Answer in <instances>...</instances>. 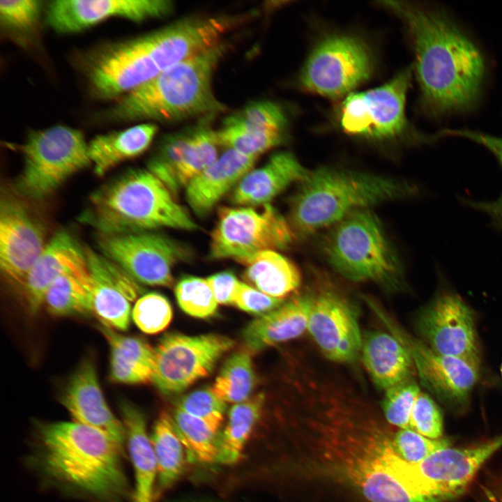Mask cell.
<instances>
[{"label":"cell","mask_w":502,"mask_h":502,"mask_svg":"<svg viewBox=\"0 0 502 502\" xmlns=\"http://www.w3.org/2000/svg\"><path fill=\"white\" fill-rule=\"evenodd\" d=\"M404 22L415 54L423 109L434 118L474 110L487 77L478 43L446 11L405 1H383Z\"/></svg>","instance_id":"cell-1"},{"label":"cell","mask_w":502,"mask_h":502,"mask_svg":"<svg viewBox=\"0 0 502 502\" xmlns=\"http://www.w3.org/2000/svg\"><path fill=\"white\" fill-rule=\"evenodd\" d=\"M234 27L227 15L185 17L149 33L96 45L77 54L75 61L93 98L116 100L220 43Z\"/></svg>","instance_id":"cell-2"},{"label":"cell","mask_w":502,"mask_h":502,"mask_svg":"<svg viewBox=\"0 0 502 502\" xmlns=\"http://www.w3.org/2000/svg\"><path fill=\"white\" fill-rule=\"evenodd\" d=\"M124 448L75 421L38 422L25 457L47 489L85 502H133Z\"/></svg>","instance_id":"cell-3"},{"label":"cell","mask_w":502,"mask_h":502,"mask_svg":"<svg viewBox=\"0 0 502 502\" xmlns=\"http://www.w3.org/2000/svg\"><path fill=\"white\" fill-rule=\"evenodd\" d=\"M318 445L333 470L369 502H443L439 487L404 461L392 438L360 430L324 432Z\"/></svg>","instance_id":"cell-4"},{"label":"cell","mask_w":502,"mask_h":502,"mask_svg":"<svg viewBox=\"0 0 502 502\" xmlns=\"http://www.w3.org/2000/svg\"><path fill=\"white\" fill-rule=\"evenodd\" d=\"M229 47L223 40L171 66L116 100L103 117L110 123H171L225 112L213 79Z\"/></svg>","instance_id":"cell-5"},{"label":"cell","mask_w":502,"mask_h":502,"mask_svg":"<svg viewBox=\"0 0 502 502\" xmlns=\"http://www.w3.org/2000/svg\"><path fill=\"white\" fill-rule=\"evenodd\" d=\"M79 220L100 234L198 229L188 211L147 168L128 169L101 185L90 195Z\"/></svg>","instance_id":"cell-6"},{"label":"cell","mask_w":502,"mask_h":502,"mask_svg":"<svg viewBox=\"0 0 502 502\" xmlns=\"http://www.w3.org/2000/svg\"><path fill=\"white\" fill-rule=\"evenodd\" d=\"M300 184L291 200L288 221L295 235L303 237L330 229L355 211L418 192L406 181L327 167L310 171Z\"/></svg>","instance_id":"cell-7"},{"label":"cell","mask_w":502,"mask_h":502,"mask_svg":"<svg viewBox=\"0 0 502 502\" xmlns=\"http://www.w3.org/2000/svg\"><path fill=\"white\" fill-rule=\"evenodd\" d=\"M323 250L329 264L350 280L390 288L402 284L401 261L379 219L368 208L355 211L330 227Z\"/></svg>","instance_id":"cell-8"},{"label":"cell","mask_w":502,"mask_h":502,"mask_svg":"<svg viewBox=\"0 0 502 502\" xmlns=\"http://www.w3.org/2000/svg\"><path fill=\"white\" fill-rule=\"evenodd\" d=\"M19 151L23 165L17 190L35 201L48 198L73 175L91 166L83 133L64 125L30 131Z\"/></svg>","instance_id":"cell-9"},{"label":"cell","mask_w":502,"mask_h":502,"mask_svg":"<svg viewBox=\"0 0 502 502\" xmlns=\"http://www.w3.org/2000/svg\"><path fill=\"white\" fill-rule=\"evenodd\" d=\"M211 234V259H231L242 263L261 251L283 250L296 238L287 221L270 204L220 207Z\"/></svg>","instance_id":"cell-10"},{"label":"cell","mask_w":502,"mask_h":502,"mask_svg":"<svg viewBox=\"0 0 502 502\" xmlns=\"http://www.w3.org/2000/svg\"><path fill=\"white\" fill-rule=\"evenodd\" d=\"M372 70L367 46L344 35L328 36L312 50L299 75L302 88L329 98H339L366 81Z\"/></svg>","instance_id":"cell-11"},{"label":"cell","mask_w":502,"mask_h":502,"mask_svg":"<svg viewBox=\"0 0 502 502\" xmlns=\"http://www.w3.org/2000/svg\"><path fill=\"white\" fill-rule=\"evenodd\" d=\"M97 241L103 255L137 282L149 286L171 287L173 268L190 257L183 245L156 231L98 234Z\"/></svg>","instance_id":"cell-12"},{"label":"cell","mask_w":502,"mask_h":502,"mask_svg":"<svg viewBox=\"0 0 502 502\" xmlns=\"http://www.w3.org/2000/svg\"><path fill=\"white\" fill-rule=\"evenodd\" d=\"M234 344L230 338L217 334L167 333L155 348L153 382L165 395L181 393L208 376Z\"/></svg>","instance_id":"cell-13"},{"label":"cell","mask_w":502,"mask_h":502,"mask_svg":"<svg viewBox=\"0 0 502 502\" xmlns=\"http://www.w3.org/2000/svg\"><path fill=\"white\" fill-rule=\"evenodd\" d=\"M412 70L407 68L382 86L347 95L340 111L343 131L381 139L401 135L408 126L405 105Z\"/></svg>","instance_id":"cell-14"},{"label":"cell","mask_w":502,"mask_h":502,"mask_svg":"<svg viewBox=\"0 0 502 502\" xmlns=\"http://www.w3.org/2000/svg\"><path fill=\"white\" fill-rule=\"evenodd\" d=\"M47 241L43 222L22 201L5 191L0 201V268L19 290Z\"/></svg>","instance_id":"cell-15"},{"label":"cell","mask_w":502,"mask_h":502,"mask_svg":"<svg viewBox=\"0 0 502 502\" xmlns=\"http://www.w3.org/2000/svg\"><path fill=\"white\" fill-rule=\"evenodd\" d=\"M417 328L435 353L480 363L473 312L455 292L441 290L419 314Z\"/></svg>","instance_id":"cell-16"},{"label":"cell","mask_w":502,"mask_h":502,"mask_svg":"<svg viewBox=\"0 0 502 502\" xmlns=\"http://www.w3.org/2000/svg\"><path fill=\"white\" fill-rule=\"evenodd\" d=\"M174 8L169 0H54L45 4L44 21L57 33L73 34L113 17L134 22L161 18Z\"/></svg>","instance_id":"cell-17"},{"label":"cell","mask_w":502,"mask_h":502,"mask_svg":"<svg viewBox=\"0 0 502 502\" xmlns=\"http://www.w3.org/2000/svg\"><path fill=\"white\" fill-rule=\"evenodd\" d=\"M385 321L394 335L409 349L423 385L447 406L458 410L465 409L479 378L480 363L438 354L425 343Z\"/></svg>","instance_id":"cell-18"},{"label":"cell","mask_w":502,"mask_h":502,"mask_svg":"<svg viewBox=\"0 0 502 502\" xmlns=\"http://www.w3.org/2000/svg\"><path fill=\"white\" fill-rule=\"evenodd\" d=\"M307 330L325 356L338 363L353 360L363 339L356 315L348 303L331 289L313 294Z\"/></svg>","instance_id":"cell-19"},{"label":"cell","mask_w":502,"mask_h":502,"mask_svg":"<svg viewBox=\"0 0 502 502\" xmlns=\"http://www.w3.org/2000/svg\"><path fill=\"white\" fill-rule=\"evenodd\" d=\"M93 312L101 324L126 330L130 322V301L142 292L139 283L102 253L85 247Z\"/></svg>","instance_id":"cell-20"},{"label":"cell","mask_w":502,"mask_h":502,"mask_svg":"<svg viewBox=\"0 0 502 502\" xmlns=\"http://www.w3.org/2000/svg\"><path fill=\"white\" fill-rule=\"evenodd\" d=\"M60 402L73 421L90 427L126 446V432L108 406L101 390L94 360L86 358L73 372L65 386Z\"/></svg>","instance_id":"cell-21"},{"label":"cell","mask_w":502,"mask_h":502,"mask_svg":"<svg viewBox=\"0 0 502 502\" xmlns=\"http://www.w3.org/2000/svg\"><path fill=\"white\" fill-rule=\"evenodd\" d=\"M86 267L84 248L66 230L56 231L38 257L18 290L27 313L36 315L50 284L60 275Z\"/></svg>","instance_id":"cell-22"},{"label":"cell","mask_w":502,"mask_h":502,"mask_svg":"<svg viewBox=\"0 0 502 502\" xmlns=\"http://www.w3.org/2000/svg\"><path fill=\"white\" fill-rule=\"evenodd\" d=\"M502 448V434L466 448L439 450L418 465L427 480L458 496L479 469Z\"/></svg>","instance_id":"cell-23"},{"label":"cell","mask_w":502,"mask_h":502,"mask_svg":"<svg viewBox=\"0 0 502 502\" xmlns=\"http://www.w3.org/2000/svg\"><path fill=\"white\" fill-rule=\"evenodd\" d=\"M309 172L291 153H275L242 178L231 192V201L239 206L268 204L290 185L301 183Z\"/></svg>","instance_id":"cell-24"},{"label":"cell","mask_w":502,"mask_h":502,"mask_svg":"<svg viewBox=\"0 0 502 502\" xmlns=\"http://www.w3.org/2000/svg\"><path fill=\"white\" fill-rule=\"evenodd\" d=\"M257 158L226 149L185 188V199L191 210L200 217L208 215L253 169Z\"/></svg>","instance_id":"cell-25"},{"label":"cell","mask_w":502,"mask_h":502,"mask_svg":"<svg viewBox=\"0 0 502 502\" xmlns=\"http://www.w3.org/2000/svg\"><path fill=\"white\" fill-rule=\"evenodd\" d=\"M312 295H297L275 310L252 321L243 331V340L251 351L298 337L307 330Z\"/></svg>","instance_id":"cell-26"},{"label":"cell","mask_w":502,"mask_h":502,"mask_svg":"<svg viewBox=\"0 0 502 502\" xmlns=\"http://www.w3.org/2000/svg\"><path fill=\"white\" fill-rule=\"evenodd\" d=\"M119 409L135 473L133 502H154L157 462L145 416L139 408L126 400L121 401Z\"/></svg>","instance_id":"cell-27"},{"label":"cell","mask_w":502,"mask_h":502,"mask_svg":"<svg viewBox=\"0 0 502 502\" xmlns=\"http://www.w3.org/2000/svg\"><path fill=\"white\" fill-rule=\"evenodd\" d=\"M361 353L364 365L379 388L386 390L410 379L413 358L407 347L395 335L383 331L367 333L363 340Z\"/></svg>","instance_id":"cell-28"},{"label":"cell","mask_w":502,"mask_h":502,"mask_svg":"<svg viewBox=\"0 0 502 502\" xmlns=\"http://www.w3.org/2000/svg\"><path fill=\"white\" fill-rule=\"evenodd\" d=\"M157 132L155 123L146 122L95 136L88 143L94 173L102 176L121 162L142 155L149 148Z\"/></svg>","instance_id":"cell-29"},{"label":"cell","mask_w":502,"mask_h":502,"mask_svg":"<svg viewBox=\"0 0 502 502\" xmlns=\"http://www.w3.org/2000/svg\"><path fill=\"white\" fill-rule=\"evenodd\" d=\"M244 277L254 288L272 297L283 298L297 289L301 282L298 268L289 259L267 250L256 253L241 263Z\"/></svg>","instance_id":"cell-30"},{"label":"cell","mask_w":502,"mask_h":502,"mask_svg":"<svg viewBox=\"0 0 502 502\" xmlns=\"http://www.w3.org/2000/svg\"><path fill=\"white\" fill-rule=\"evenodd\" d=\"M151 439L158 469L155 501L179 479L187 462H191L188 450L168 413L162 412L159 415Z\"/></svg>","instance_id":"cell-31"},{"label":"cell","mask_w":502,"mask_h":502,"mask_svg":"<svg viewBox=\"0 0 502 502\" xmlns=\"http://www.w3.org/2000/svg\"><path fill=\"white\" fill-rule=\"evenodd\" d=\"M43 306L54 317L86 316L93 312L91 287L86 267L66 273L48 287Z\"/></svg>","instance_id":"cell-32"},{"label":"cell","mask_w":502,"mask_h":502,"mask_svg":"<svg viewBox=\"0 0 502 502\" xmlns=\"http://www.w3.org/2000/svg\"><path fill=\"white\" fill-rule=\"evenodd\" d=\"M264 401L265 395L260 393L231 406L220 434L218 463L233 464L239 460L259 418Z\"/></svg>","instance_id":"cell-33"},{"label":"cell","mask_w":502,"mask_h":502,"mask_svg":"<svg viewBox=\"0 0 502 502\" xmlns=\"http://www.w3.org/2000/svg\"><path fill=\"white\" fill-rule=\"evenodd\" d=\"M45 6V2L39 0L0 1L1 31L23 47L32 45L40 33Z\"/></svg>","instance_id":"cell-34"},{"label":"cell","mask_w":502,"mask_h":502,"mask_svg":"<svg viewBox=\"0 0 502 502\" xmlns=\"http://www.w3.org/2000/svg\"><path fill=\"white\" fill-rule=\"evenodd\" d=\"M171 418L191 462L218 463L220 430L205 420L178 408L174 409Z\"/></svg>","instance_id":"cell-35"},{"label":"cell","mask_w":502,"mask_h":502,"mask_svg":"<svg viewBox=\"0 0 502 502\" xmlns=\"http://www.w3.org/2000/svg\"><path fill=\"white\" fill-rule=\"evenodd\" d=\"M193 125L164 135L150 157L147 169L158 177L177 198L181 190L178 175L192 139Z\"/></svg>","instance_id":"cell-36"},{"label":"cell","mask_w":502,"mask_h":502,"mask_svg":"<svg viewBox=\"0 0 502 502\" xmlns=\"http://www.w3.org/2000/svg\"><path fill=\"white\" fill-rule=\"evenodd\" d=\"M215 116L209 115L199 118L193 125L192 137L178 175L181 190L185 189L194 177L219 157L217 130L213 126Z\"/></svg>","instance_id":"cell-37"},{"label":"cell","mask_w":502,"mask_h":502,"mask_svg":"<svg viewBox=\"0 0 502 502\" xmlns=\"http://www.w3.org/2000/svg\"><path fill=\"white\" fill-rule=\"evenodd\" d=\"M256 376L249 353L238 351L225 362L211 388L225 402L241 403L250 397Z\"/></svg>","instance_id":"cell-38"},{"label":"cell","mask_w":502,"mask_h":502,"mask_svg":"<svg viewBox=\"0 0 502 502\" xmlns=\"http://www.w3.org/2000/svg\"><path fill=\"white\" fill-rule=\"evenodd\" d=\"M220 146L243 155L258 158L261 154L282 144L287 133L248 130L222 123L217 130Z\"/></svg>","instance_id":"cell-39"},{"label":"cell","mask_w":502,"mask_h":502,"mask_svg":"<svg viewBox=\"0 0 502 502\" xmlns=\"http://www.w3.org/2000/svg\"><path fill=\"white\" fill-rule=\"evenodd\" d=\"M223 123L255 131L287 133L288 121L284 109L270 100L249 103L227 116Z\"/></svg>","instance_id":"cell-40"},{"label":"cell","mask_w":502,"mask_h":502,"mask_svg":"<svg viewBox=\"0 0 502 502\" xmlns=\"http://www.w3.org/2000/svg\"><path fill=\"white\" fill-rule=\"evenodd\" d=\"M175 295L180 307L197 318H208L217 311L218 305L206 278L185 276L175 286Z\"/></svg>","instance_id":"cell-41"},{"label":"cell","mask_w":502,"mask_h":502,"mask_svg":"<svg viewBox=\"0 0 502 502\" xmlns=\"http://www.w3.org/2000/svg\"><path fill=\"white\" fill-rule=\"evenodd\" d=\"M98 328L108 343L110 357L153 372L155 349L146 341L137 337L122 335L102 324Z\"/></svg>","instance_id":"cell-42"},{"label":"cell","mask_w":502,"mask_h":502,"mask_svg":"<svg viewBox=\"0 0 502 502\" xmlns=\"http://www.w3.org/2000/svg\"><path fill=\"white\" fill-rule=\"evenodd\" d=\"M172 308L162 295L151 292L137 300L131 317L143 333L154 335L164 330L172 319Z\"/></svg>","instance_id":"cell-43"},{"label":"cell","mask_w":502,"mask_h":502,"mask_svg":"<svg viewBox=\"0 0 502 502\" xmlns=\"http://www.w3.org/2000/svg\"><path fill=\"white\" fill-rule=\"evenodd\" d=\"M420 392L418 384L410 379L386 390L382 402L386 420L399 429H410L412 410Z\"/></svg>","instance_id":"cell-44"},{"label":"cell","mask_w":502,"mask_h":502,"mask_svg":"<svg viewBox=\"0 0 502 502\" xmlns=\"http://www.w3.org/2000/svg\"><path fill=\"white\" fill-rule=\"evenodd\" d=\"M397 453L409 464L417 465L434 452L449 447L446 438L432 439L411 429H400L392 437Z\"/></svg>","instance_id":"cell-45"},{"label":"cell","mask_w":502,"mask_h":502,"mask_svg":"<svg viewBox=\"0 0 502 502\" xmlns=\"http://www.w3.org/2000/svg\"><path fill=\"white\" fill-rule=\"evenodd\" d=\"M176 408L202 418L216 429L220 430L227 405L225 402L214 394L211 388H201L182 397Z\"/></svg>","instance_id":"cell-46"},{"label":"cell","mask_w":502,"mask_h":502,"mask_svg":"<svg viewBox=\"0 0 502 502\" xmlns=\"http://www.w3.org/2000/svg\"><path fill=\"white\" fill-rule=\"evenodd\" d=\"M410 429L432 439L441 438L443 417L439 407L427 393L420 392L412 410Z\"/></svg>","instance_id":"cell-47"},{"label":"cell","mask_w":502,"mask_h":502,"mask_svg":"<svg viewBox=\"0 0 502 502\" xmlns=\"http://www.w3.org/2000/svg\"><path fill=\"white\" fill-rule=\"evenodd\" d=\"M284 301V298L272 297L240 282L234 305L246 312L262 316L281 305Z\"/></svg>","instance_id":"cell-48"},{"label":"cell","mask_w":502,"mask_h":502,"mask_svg":"<svg viewBox=\"0 0 502 502\" xmlns=\"http://www.w3.org/2000/svg\"><path fill=\"white\" fill-rule=\"evenodd\" d=\"M436 136L438 139L456 137L469 139L489 151L495 157L502 169V137L465 128L443 129L437 132Z\"/></svg>","instance_id":"cell-49"},{"label":"cell","mask_w":502,"mask_h":502,"mask_svg":"<svg viewBox=\"0 0 502 502\" xmlns=\"http://www.w3.org/2000/svg\"><path fill=\"white\" fill-rule=\"evenodd\" d=\"M218 304L234 305L240 280L229 271L215 273L206 277Z\"/></svg>","instance_id":"cell-50"},{"label":"cell","mask_w":502,"mask_h":502,"mask_svg":"<svg viewBox=\"0 0 502 502\" xmlns=\"http://www.w3.org/2000/svg\"><path fill=\"white\" fill-rule=\"evenodd\" d=\"M465 206L485 213L490 219L493 227L502 230V193L494 200L478 201L459 197Z\"/></svg>","instance_id":"cell-51"},{"label":"cell","mask_w":502,"mask_h":502,"mask_svg":"<svg viewBox=\"0 0 502 502\" xmlns=\"http://www.w3.org/2000/svg\"><path fill=\"white\" fill-rule=\"evenodd\" d=\"M501 376H502V364H501Z\"/></svg>","instance_id":"cell-52"}]
</instances>
